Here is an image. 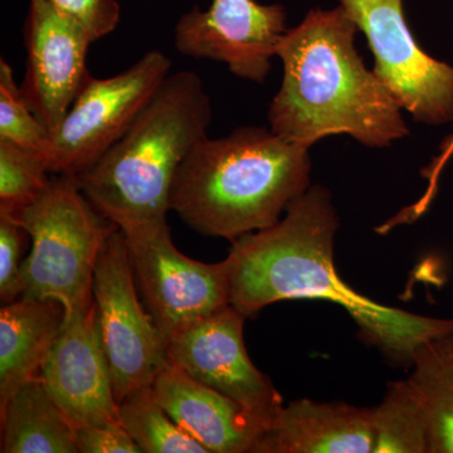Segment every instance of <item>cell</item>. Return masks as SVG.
<instances>
[{
    "label": "cell",
    "mask_w": 453,
    "mask_h": 453,
    "mask_svg": "<svg viewBox=\"0 0 453 453\" xmlns=\"http://www.w3.org/2000/svg\"><path fill=\"white\" fill-rule=\"evenodd\" d=\"M285 9L255 0H213L184 14L174 29L183 56L222 62L241 79L262 83L285 35Z\"/></svg>",
    "instance_id": "obj_11"
},
{
    "label": "cell",
    "mask_w": 453,
    "mask_h": 453,
    "mask_svg": "<svg viewBox=\"0 0 453 453\" xmlns=\"http://www.w3.org/2000/svg\"><path fill=\"white\" fill-rule=\"evenodd\" d=\"M50 135L49 127L27 104L11 65L0 59V140L31 149L44 157Z\"/></svg>",
    "instance_id": "obj_22"
},
{
    "label": "cell",
    "mask_w": 453,
    "mask_h": 453,
    "mask_svg": "<svg viewBox=\"0 0 453 453\" xmlns=\"http://www.w3.org/2000/svg\"><path fill=\"white\" fill-rule=\"evenodd\" d=\"M412 365L408 381L425 413L429 453H453V332L422 344Z\"/></svg>",
    "instance_id": "obj_18"
},
{
    "label": "cell",
    "mask_w": 453,
    "mask_h": 453,
    "mask_svg": "<svg viewBox=\"0 0 453 453\" xmlns=\"http://www.w3.org/2000/svg\"><path fill=\"white\" fill-rule=\"evenodd\" d=\"M64 319V306L56 300L22 296L0 310V410L40 374Z\"/></svg>",
    "instance_id": "obj_16"
},
{
    "label": "cell",
    "mask_w": 453,
    "mask_h": 453,
    "mask_svg": "<svg viewBox=\"0 0 453 453\" xmlns=\"http://www.w3.org/2000/svg\"><path fill=\"white\" fill-rule=\"evenodd\" d=\"M372 453H429L427 423L410 381H393L383 402L372 408Z\"/></svg>",
    "instance_id": "obj_19"
},
{
    "label": "cell",
    "mask_w": 453,
    "mask_h": 453,
    "mask_svg": "<svg viewBox=\"0 0 453 453\" xmlns=\"http://www.w3.org/2000/svg\"><path fill=\"white\" fill-rule=\"evenodd\" d=\"M339 226L332 196L311 187L283 219L241 235L229 251V303L246 318L283 300H325L347 310L368 342L399 362L412 363L428 340L453 332V319L427 318L388 308L347 285L334 266Z\"/></svg>",
    "instance_id": "obj_1"
},
{
    "label": "cell",
    "mask_w": 453,
    "mask_h": 453,
    "mask_svg": "<svg viewBox=\"0 0 453 453\" xmlns=\"http://www.w3.org/2000/svg\"><path fill=\"white\" fill-rule=\"evenodd\" d=\"M121 231L146 309L166 344L189 325L231 305L228 259L203 264L187 257L173 243L166 219Z\"/></svg>",
    "instance_id": "obj_8"
},
{
    "label": "cell",
    "mask_w": 453,
    "mask_h": 453,
    "mask_svg": "<svg viewBox=\"0 0 453 453\" xmlns=\"http://www.w3.org/2000/svg\"><path fill=\"white\" fill-rule=\"evenodd\" d=\"M309 149L264 127L205 136L175 175L169 210L198 234L231 242L268 228L309 189Z\"/></svg>",
    "instance_id": "obj_3"
},
{
    "label": "cell",
    "mask_w": 453,
    "mask_h": 453,
    "mask_svg": "<svg viewBox=\"0 0 453 453\" xmlns=\"http://www.w3.org/2000/svg\"><path fill=\"white\" fill-rule=\"evenodd\" d=\"M92 292L98 336L113 393L120 404L134 390L153 386L157 375L169 363L166 340L136 294L135 276L121 229L110 234L98 256Z\"/></svg>",
    "instance_id": "obj_7"
},
{
    "label": "cell",
    "mask_w": 453,
    "mask_h": 453,
    "mask_svg": "<svg viewBox=\"0 0 453 453\" xmlns=\"http://www.w3.org/2000/svg\"><path fill=\"white\" fill-rule=\"evenodd\" d=\"M12 217L32 240L22 266L23 296L58 301L64 323L88 311L98 256L118 226L88 202L73 175H56L37 202Z\"/></svg>",
    "instance_id": "obj_5"
},
{
    "label": "cell",
    "mask_w": 453,
    "mask_h": 453,
    "mask_svg": "<svg viewBox=\"0 0 453 453\" xmlns=\"http://www.w3.org/2000/svg\"><path fill=\"white\" fill-rule=\"evenodd\" d=\"M80 453H142L120 422L76 429Z\"/></svg>",
    "instance_id": "obj_25"
},
{
    "label": "cell",
    "mask_w": 453,
    "mask_h": 453,
    "mask_svg": "<svg viewBox=\"0 0 453 453\" xmlns=\"http://www.w3.org/2000/svg\"><path fill=\"white\" fill-rule=\"evenodd\" d=\"M37 151L0 140V211L16 216L37 202L52 179Z\"/></svg>",
    "instance_id": "obj_21"
},
{
    "label": "cell",
    "mask_w": 453,
    "mask_h": 453,
    "mask_svg": "<svg viewBox=\"0 0 453 453\" xmlns=\"http://www.w3.org/2000/svg\"><path fill=\"white\" fill-rule=\"evenodd\" d=\"M94 41L79 22L50 0H31L25 28L27 104L50 133L91 79L88 49Z\"/></svg>",
    "instance_id": "obj_12"
},
{
    "label": "cell",
    "mask_w": 453,
    "mask_h": 453,
    "mask_svg": "<svg viewBox=\"0 0 453 453\" xmlns=\"http://www.w3.org/2000/svg\"><path fill=\"white\" fill-rule=\"evenodd\" d=\"M38 375L74 428L120 422L94 303L62 325Z\"/></svg>",
    "instance_id": "obj_13"
},
{
    "label": "cell",
    "mask_w": 453,
    "mask_h": 453,
    "mask_svg": "<svg viewBox=\"0 0 453 453\" xmlns=\"http://www.w3.org/2000/svg\"><path fill=\"white\" fill-rule=\"evenodd\" d=\"M357 27L344 8L315 9L280 42L283 80L270 110L271 130L311 148L332 135L383 148L410 134L402 107L354 46Z\"/></svg>",
    "instance_id": "obj_2"
},
{
    "label": "cell",
    "mask_w": 453,
    "mask_h": 453,
    "mask_svg": "<svg viewBox=\"0 0 453 453\" xmlns=\"http://www.w3.org/2000/svg\"><path fill=\"white\" fill-rule=\"evenodd\" d=\"M155 396L173 421L210 453H256L266 426L222 393L170 362L153 383Z\"/></svg>",
    "instance_id": "obj_14"
},
{
    "label": "cell",
    "mask_w": 453,
    "mask_h": 453,
    "mask_svg": "<svg viewBox=\"0 0 453 453\" xmlns=\"http://www.w3.org/2000/svg\"><path fill=\"white\" fill-rule=\"evenodd\" d=\"M28 235L11 214L0 211V299L13 303L23 296L22 249Z\"/></svg>",
    "instance_id": "obj_23"
},
{
    "label": "cell",
    "mask_w": 453,
    "mask_h": 453,
    "mask_svg": "<svg viewBox=\"0 0 453 453\" xmlns=\"http://www.w3.org/2000/svg\"><path fill=\"white\" fill-rule=\"evenodd\" d=\"M56 8L73 18L94 42L110 35L120 20L116 0H50Z\"/></svg>",
    "instance_id": "obj_24"
},
{
    "label": "cell",
    "mask_w": 453,
    "mask_h": 453,
    "mask_svg": "<svg viewBox=\"0 0 453 453\" xmlns=\"http://www.w3.org/2000/svg\"><path fill=\"white\" fill-rule=\"evenodd\" d=\"M453 154V134L451 136H449L440 146V154L436 159L434 160V163L431 164V166H428V169L426 170V177L428 178L429 187L427 193L423 196L421 202L418 204L414 205L413 211L414 214H419L422 211H425L427 208V205L432 201V196H434V190H436V184L438 180V175L442 172L443 166L446 165V163L449 162V157H452Z\"/></svg>",
    "instance_id": "obj_26"
},
{
    "label": "cell",
    "mask_w": 453,
    "mask_h": 453,
    "mask_svg": "<svg viewBox=\"0 0 453 453\" xmlns=\"http://www.w3.org/2000/svg\"><path fill=\"white\" fill-rule=\"evenodd\" d=\"M2 453H80L76 428L40 375L23 384L0 410Z\"/></svg>",
    "instance_id": "obj_17"
},
{
    "label": "cell",
    "mask_w": 453,
    "mask_h": 453,
    "mask_svg": "<svg viewBox=\"0 0 453 453\" xmlns=\"http://www.w3.org/2000/svg\"><path fill=\"white\" fill-rule=\"evenodd\" d=\"M365 33L375 58L374 73L414 120L453 122V65L419 46L404 18L403 0H340Z\"/></svg>",
    "instance_id": "obj_9"
},
{
    "label": "cell",
    "mask_w": 453,
    "mask_h": 453,
    "mask_svg": "<svg viewBox=\"0 0 453 453\" xmlns=\"http://www.w3.org/2000/svg\"><path fill=\"white\" fill-rule=\"evenodd\" d=\"M374 436L372 408L300 399L282 407L256 453H372Z\"/></svg>",
    "instance_id": "obj_15"
},
{
    "label": "cell",
    "mask_w": 453,
    "mask_h": 453,
    "mask_svg": "<svg viewBox=\"0 0 453 453\" xmlns=\"http://www.w3.org/2000/svg\"><path fill=\"white\" fill-rule=\"evenodd\" d=\"M246 319L226 306L170 338L168 356L173 365L231 398L268 429L282 410V396L247 354Z\"/></svg>",
    "instance_id": "obj_10"
},
{
    "label": "cell",
    "mask_w": 453,
    "mask_h": 453,
    "mask_svg": "<svg viewBox=\"0 0 453 453\" xmlns=\"http://www.w3.org/2000/svg\"><path fill=\"white\" fill-rule=\"evenodd\" d=\"M119 417L142 453H210L157 402L153 386L134 390L119 404Z\"/></svg>",
    "instance_id": "obj_20"
},
{
    "label": "cell",
    "mask_w": 453,
    "mask_h": 453,
    "mask_svg": "<svg viewBox=\"0 0 453 453\" xmlns=\"http://www.w3.org/2000/svg\"><path fill=\"white\" fill-rule=\"evenodd\" d=\"M211 120L201 77L170 73L127 133L74 177L80 189L118 228L165 220L175 175Z\"/></svg>",
    "instance_id": "obj_4"
},
{
    "label": "cell",
    "mask_w": 453,
    "mask_h": 453,
    "mask_svg": "<svg viewBox=\"0 0 453 453\" xmlns=\"http://www.w3.org/2000/svg\"><path fill=\"white\" fill-rule=\"evenodd\" d=\"M170 73L169 57L155 50L115 76L91 77L52 131L44 155L50 173L77 177L89 168L127 133Z\"/></svg>",
    "instance_id": "obj_6"
}]
</instances>
